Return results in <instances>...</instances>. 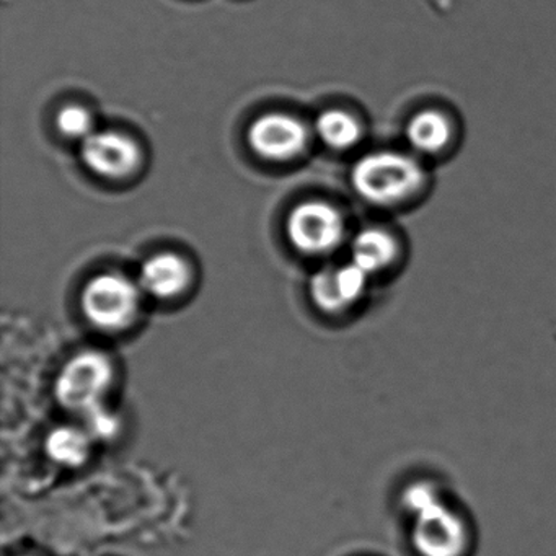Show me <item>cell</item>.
Segmentation results:
<instances>
[{
	"mask_svg": "<svg viewBox=\"0 0 556 556\" xmlns=\"http://www.w3.org/2000/svg\"><path fill=\"white\" fill-rule=\"evenodd\" d=\"M400 245L392 233L382 229H366L357 233L351 247V262L369 278L382 275L395 265Z\"/></svg>",
	"mask_w": 556,
	"mask_h": 556,
	"instance_id": "10",
	"label": "cell"
},
{
	"mask_svg": "<svg viewBox=\"0 0 556 556\" xmlns=\"http://www.w3.org/2000/svg\"><path fill=\"white\" fill-rule=\"evenodd\" d=\"M249 141L253 151L269 161H289L307 148L308 132L294 116L269 113L250 126Z\"/></svg>",
	"mask_w": 556,
	"mask_h": 556,
	"instance_id": "6",
	"label": "cell"
},
{
	"mask_svg": "<svg viewBox=\"0 0 556 556\" xmlns=\"http://www.w3.org/2000/svg\"><path fill=\"white\" fill-rule=\"evenodd\" d=\"M439 501H442L441 493H439L438 488L432 486L428 481L412 484V486L406 488L405 494H403L405 509L412 513L413 516L418 514L419 510L439 503Z\"/></svg>",
	"mask_w": 556,
	"mask_h": 556,
	"instance_id": "15",
	"label": "cell"
},
{
	"mask_svg": "<svg viewBox=\"0 0 556 556\" xmlns=\"http://www.w3.org/2000/svg\"><path fill=\"white\" fill-rule=\"evenodd\" d=\"M369 279L353 262L324 269L312 278V301L321 312L343 314L364 298Z\"/></svg>",
	"mask_w": 556,
	"mask_h": 556,
	"instance_id": "7",
	"label": "cell"
},
{
	"mask_svg": "<svg viewBox=\"0 0 556 556\" xmlns=\"http://www.w3.org/2000/svg\"><path fill=\"white\" fill-rule=\"evenodd\" d=\"M141 288L119 273H103L87 282L80 298L87 320L103 331H119L135 324L141 307Z\"/></svg>",
	"mask_w": 556,
	"mask_h": 556,
	"instance_id": "2",
	"label": "cell"
},
{
	"mask_svg": "<svg viewBox=\"0 0 556 556\" xmlns=\"http://www.w3.org/2000/svg\"><path fill=\"white\" fill-rule=\"evenodd\" d=\"M318 138L337 151H346L357 144L361 138V126L354 116L350 113L340 112V110H330L318 116L317 125Z\"/></svg>",
	"mask_w": 556,
	"mask_h": 556,
	"instance_id": "13",
	"label": "cell"
},
{
	"mask_svg": "<svg viewBox=\"0 0 556 556\" xmlns=\"http://www.w3.org/2000/svg\"><path fill=\"white\" fill-rule=\"evenodd\" d=\"M452 125L444 113L425 110L413 116L406 125L405 136L409 148L422 155H435L452 141Z\"/></svg>",
	"mask_w": 556,
	"mask_h": 556,
	"instance_id": "11",
	"label": "cell"
},
{
	"mask_svg": "<svg viewBox=\"0 0 556 556\" xmlns=\"http://www.w3.org/2000/svg\"><path fill=\"white\" fill-rule=\"evenodd\" d=\"M112 382V361L99 351H84L63 367L54 390L63 408L86 415L102 406Z\"/></svg>",
	"mask_w": 556,
	"mask_h": 556,
	"instance_id": "3",
	"label": "cell"
},
{
	"mask_svg": "<svg viewBox=\"0 0 556 556\" xmlns=\"http://www.w3.org/2000/svg\"><path fill=\"white\" fill-rule=\"evenodd\" d=\"M87 429L90 438L110 439L118 432L119 421L115 415L103 409L102 406L86 413Z\"/></svg>",
	"mask_w": 556,
	"mask_h": 556,
	"instance_id": "16",
	"label": "cell"
},
{
	"mask_svg": "<svg viewBox=\"0 0 556 556\" xmlns=\"http://www.w3.org/2000/svg\"><path fill=\"white\" fill-rule=\"evenodd\" d=\"M351 180L367 203L390 207L413 200L425 187L426 172L413 155L372 152L357 161Z\"/></svg>",
	"mask_w": 556,
	"mask_h": 556,
	"instance_id": "1",
	"label": "cell"
},
{
	"mask_svg": "<svg viewBox=\"0 0 556 556\" xmlns=\"http://www.w3.org/2000/svg\"><path fill=\"white\" fill-rule=\"evenodd\" d=\"M412 543L419 556H464L470 532L464 517L439 501L415 514Z\"/></svg>",
	"mask_w": 556,
	"mask_h": 556,
	"instance_id": "4",
	"label": "cell"
},
{
	"mask_svg": "<svg viewBox=\"0 0 556 556\" xmlns=\"http://www.w3.org/2000/svg\"><path fill=\"white\" fill-rule=\"evenodd\" d=\"M90 434L86 429L61 426L47 439V452L54 462L67 467H79L89 457Z\"/></svg>",
	"mask_w": 556,
	"mask_h": 556,
	"instance_id": "12",
	"label": "cell"
},
{
	"mask_svg": "<svg viewBox=\"0 0 556 556\" xmlns=\"http://www.w3.org/2000/svg\"><path fill=\"white\" fill-rule=\"evenodd\" d=\"M83 161L100 177L123 178L139 167L141 151L128 136L115 131L93 132L83 141Z\"/></svg>",
	"mask_w": 556,
	"mask_h": 556,
	"instance_id": "8",
	"label": "cell"
},
{
	"mask_svg": "<svg viewBox=\"0 0 556 556\" xmlns=\"http://www.w3.org/2000/svg\"><path fill=\"white\" fill-rule=\"evenodd\" d=\"M58 128L67 138L86 141L93 132V119L83 106H66L58 115Z\"/></svg>",
	"mask_w": 556,
	"mask_h": 556,
	"instance_id": "14",
	"label": "cell"
},
{
	"mask_svg": "<svg viewBox=\"0 0 556 556\" xmlns=\"http://www.w3.org/2000/svg\"><path fill=\"white\" fill-rule=\"evenodd\" d=\"M191 279L193 273L187 260L177 253H159L142 265L138 285L146 294L168 301L184 294Z\"/></svg>",
	"mask_w": 556,
	"mask_h": 556,
	"instance_id": "9",
	"label": "cell"
},
{
	"mask_svg": "<svg viewBox=\"0 0 556 556\" xmlns=\"http://www.w3.org/2000/svg\"><path fill=\"white\" fill-rule=\"evenodd\" d=\"M344 232L346 227L340 211L321 201L302 203L289 216V240L305 255L324 256L334 252L343 242Z\"/></svg>",
	"mask_w": 556,
	"mask_h": 556,
	"instance_id": "5",
	"label": "cell"
}]
</instances>
